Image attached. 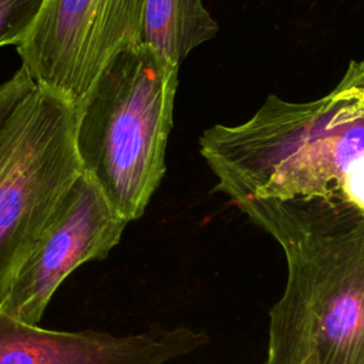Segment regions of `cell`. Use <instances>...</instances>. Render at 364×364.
Returning <instances> with one entry per match:
<instances>
[{"label": "cell", "instance_id": "cell-1", "mask_svg": "<svg viewBox=\"0 0 364 364\" xmlns=\"http://www.w3.org/2000/svg\"><path fill=\"white\" fill-rule=\"evenodd\" d=\"M215 191L233 203L279 199L364 218V61L324 95H269L246 121L199 136Z\"/></svg>", "mask_w": 364, "mask_h": 364}, {"label": "cell", "instance_id": "cell-2", "mask_svg": "<svg viewBox=\"0 0 364 364\" xmlns=\"http://www.w3.org/2000/svg\"><path fill=\"white\" fill-rule=\"evenodd\" d=\"M235 205L287 263L266 364H364V218L279 199Z\"/></svg>", "mask_w": 364, "mask_h": 364}, {"label": "cell", "instance_id": "cell-3", "mask_svg": "<svg viewBox=\"0 0 364 364\" xmlns=\"http://www.w3.org/2000/svg\"><path fill=\"white\" fill-rule=\"evenodd\" d=\"M178 73L142 43L124 48L74 108L81 171L128 223L144 215L166 171Z\"/></svg>", "mask_w": 364, "mask_h": 364}, {"label": "cell", "instance_id": "cell-4", "mask_svg": "<svg viewBox=\"0 0 364 364\" xmlns=\"http://www.w3.org/2000/svg\"><path fill=\"white\" fill-rule=\"evenodd\" d=\"M74 107L37 84L0 125V301L60 198L82 172Z\"/></svg>", "mask_w": 364, "mask_h": 364}, {"label": "cell", "instance_id": "cell-5", "mask_svg": "<svg viewBox=\"0 0 364 364\" xmlns=\"http://www.w3.org/2000/svg\"><path fill=\"white\" fill-rule=\"evenodd\" d=\"M145 0H46L17 46L34 82L74 108L105 64L141 44Z\"/></svg>", "mask_w": 364, "mask_h": 364}, {"label": "cell", "instance_id": "cell-6", "mask_svg": "<svg viewBox=\"0 0 364 364\" xmlns=\"http://www.w3.org/2000/svg\"><path fill=\"white\" fill-rule=\"evenodd\" d=\"M127 225L91 178L81 172L14 273L0 311L27 324H40L68 274L90 260L105 259L119 243Z\"/></svg>", "mask_w": 364, "mask_h": 364}, {"label": "cell", "instance_id": "cell-7", "mask_svg": "<svg viewBox=\"0 0 364 364\" xmlns=\"http://www.w3.org/2000/svg\"><path fill=\"white\" fill-rule=\"evenodd\" d=\"M209 341L186 326L149 327L128 336L54 331L0 311V364H165Z\"/></svg>", "mask_w": 364, "mask_h": 364}, {"label": "cell", "instance_id": "cell-8", "mask_svg": "<svg viewBox=\"0 0 364 364\" xmlns=\"http://www.w3.org/2000/svg\"><path fill=\"white\" fill-rule=\"evenodd\" d=\"M218 30L203 0H145L141 43L175 65Z\"/></svg>", "mask_w": 364, "mask_h": 364}, {"label": "cell", "instance_id": "cell-9", "mask_svg": "<svg viewBox=\"0 0 364 364\" xmlns=\"http://www.w3.org/2000/svg\"><path fill=\"white\" fill-rule=\"evenodd\" d=\"M46 0H0V47L18 46L30 33Z\"/></svg>", "mask_w": 364, "mask_h": 364}]
</instances>
